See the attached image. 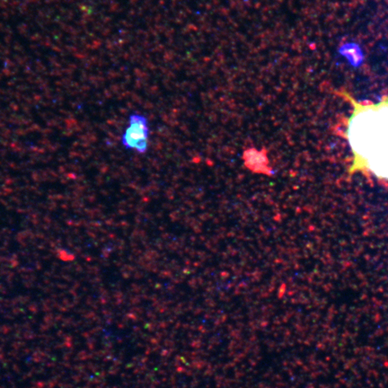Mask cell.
Returning <instances> with one entry per match:
<instances>
[{
  "label": "cell",
  "instance_id": "obj_3",
  "mask_svg": "<svg viewBox=\"0 0 388 388\" xmlns=\"http://www.w3.org/2000/svg\"><path fill=\"white\" fill-rule=\"evenodd\" d=\"M242 159L246 169L258 175H273L274 170L270 166L267 150L248 148L244 150Z\"/></svg>",
  "mask_w": 388,
  "mask_h": 388
},
{
  "label": "cell",
  "instance_id": "obj_1",
  "mask_svg": "<svg viewBox=\"0 0 388 388\" xmlns=\"http://www.w3.org/2000/svg\"><path fill=\"white\" fill-rule=\"evenodd\" d=\"M341 94L353 107L345 132L352 152L350 175L366 173L388 181V96L364 104L346 92Z\"/></svg>",
  "mask_w": 388,
  "mask_h": 388
},
{
  "label": "cell",
  "instance_id": "obj_2",
  "mask_svg": "<svg viewBox=\"0 0 388 388\" xmlns=\"http://www.w3.org/2000/svg\"><path fill=\"white\" fill-rule=\"evenodd\" d=\"M149 124L145 115L134 113L130 115L125 132L121 136V144L127 150L138 154L147 153L148 150Z\"/></svg>",
  "mask_w": 388,
  "mask_h": 388
}]
</instances>
